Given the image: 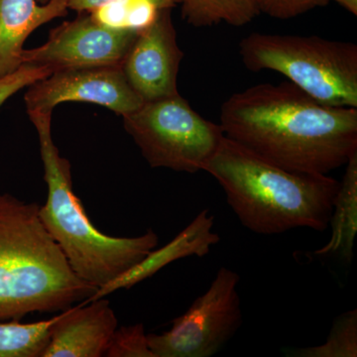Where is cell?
I'll return each mask as SVG.
<instances>
[{
    "mask_svg": "<svg viewBox=\"0 0 357 357\" xmlns=\"http://www.w3.org/2000/svg\"><path fill=\"white\" fill-rule=\"evenodd\" d=\"M229 139L292 172L328 175L357 152V109L324 105L291 82L259 84L220 109Z\"/></svg>",
    "mask_w": 357,
    "mask_h": 357,
    "instance_id": "6da1fadb",
    "label": "cell"
},
{
    "mask_svg": "<svg viewBox=\"0 0 357 357\" xmlns=\"http://www.w3.org/2000/svg\"><path fill=\"white\" fill-rule=\"evenodd\" d=\"M217 180L239 222L260 236L328 229L340 181L292 172L225 135L204 168Z\"/></svg>",
    "mask_w": 357,
    "mask_h": 357,
    "instance_id": "7a4b0ae2",
    "label": "cell"
},
{
    "mask_svg": "<svg viewBox=\"0 0 357 357\" xmlns=\"http://www.w3.org/2000/svg\"><path fill=\"white\" fill-rule=\"evenodd\" d=\"M39 211L37 203L0 194V321L58 314L98 290L74 271Z\"/></svg>",
    "mask_w": 357,
    "mask_h": 357,
    "instance_id": "3957f363",
    "label": "cell"
},
{
    "mask_svg": "<svg viewBox=\"0 0 357 357\" xmlns=\"http://www.w3.org/2000/svg\"><path fill=\"white\" fill-rule=\"evenodd\" d=\"M36 128L47 201L40 218L82 279L100 289L142 261L159 243L148 229L142 236L115 237L102 234L91 223L83 204L73 190L69 160L61 156L52 137V112H30Z\"/></svg>",
    "mask_w": 357,
    "mask_h": 357,
    "instance_id": "277c9868",
    "label": "cell"
},
{
    "mask_svg": "<svg viewBox=\"0 0 357 357\" xmlns=\"http://www.w3.org/2000/svg\"><path fill=\"white\" fill-rule=\"evenodd\" d=\"M238 47L249 70H274L324 105L357 109L356 44L255 32Z\"/></svg>",
    "mask_w": 357,
    "mask_h": 357,
    "instance_id": "5b68a950",
    "label": "cell"
},
{
    "mask_svg": "<svg viewBox=\"0 0 357 357\" xmlns=\"http://www.w3.org/2000/svg\"><path fill=\"white\" fill-rule=\"evenodd\" d=\"M122 119L152 168L204 171L225 137L220 123L204 119L180 93L144 102Z\"/></svg>",
    "mask_w": 357,
    "mask_h": 357,
    "instance_id": "8992f818",
    "label": "cell"
},
{
    "mask_svg": "<svg viewBox=\"0 0 357 357\" xmlns=\"http://www.w3.org/2000/svg\"><path fill=\"white\" fill-rule=\"evenodd\" d=\"M241 277L220 267L208 290L174 319L172 328L147 335L154 357H211L243 325L238 287Z\"/></svg>",
    "mask_w": 357,
    "mask_h": 357,
    "instance_id": "52a82bcc",
    "label": "cell"
},
{
    "mask_svg": "<svg viewBox=\"0 0 357 357\" xmlns=\"http://www.w3.org/2000/svg\"><path fill=\"white\" fill-rule=\"evenodd\" d=\"M138 30L114 28L79 13L49 33L46 43L24 50L22 64L59 70L122 66Z\"/></svg>",
    "mask_w": 357,
    "mask_h": 357,
    "instance_id": "ba28073f",
    "label": "cell"
},
{
    "mask_svg": "<svg viewBox=\"0 0 357 357\" xmlns=\"http://www.w3.org/2000/svg\"><path fill=\"white\" fill-rule=\"evenodd\" d=\"M24 102L27 114L53 112L60 103L82 102L107 107L121 116L144 102L131 88L122 66L59 70L30 84Z\"/></svg>",
    "mask_w": 357,
    "mask_h": 357,
    "instance_id": "9c48e42d",
    "label": "cell"
},
{
    "mask_svg": "<svg viewBox=\"0 0 357 357\" xmlns=\"http://www.w3.org/2000/svg\"><path fill=\"white\" fill-rule=\"evenodd\" d=\"M172 9H162L138 30L122 70L143 102L177 95L178 74L184 53L178 47Z\"/></svg>",
    "mask_w": 357,
    "mask_h": 357,
    "instance_id": "30bf717a",
    "label": "cell"
},
{
    "mask_svg": "<svg viewBox=\"0 0 357 357\" xmlns=\"http://www.w3.org/2000/svg\"><path fill=\"white\" fill-rule=\"evenodd\" d=\"M107 297L60 312L44 357L105 356L119 321Z\"/></svg>",
    "mask_w": 357,
    "mask_h": 357,
    "instance_id": "8fae6325",
    "label": "cell"
},
{
    "mask_svg": "<svg viewBox=\"0 0 357 357\" xmlns=\"http://www.w3.org/2000/svg\"><path fill=\"white\" fill-rule=\"evenodd\" d=\"M213 225L215 217L210 211H202L170 243L160 249L155 248L132 269L105 287L98 289L95 295L86 302L107 297L119 289H130L178 259L208 255L211 248L220 241V236L213 231Z\"/></svg>",
    "mask_w": 357,
    "mask_h": 357,
    "instance_id": "7c38bea8",
    "label": "cell"
},
{
    "mask_svg": "<svg viewBox=\"0 0 357 357\" xmlns=\"http://www.w3.org/2000/svg\"><path fill=\"white\" fill-rule=\"evenodd\" d=\"M68 0H0V77L22 66L24 43L34 30L68 14Z\"/></svg>",
    "mask_w": 357,
    "mask_h": 357,
    "instance_id": "4fadbf2b",
    "label": "cell"
},
{
    "mask_svg": "<svg viewBox=\"0 0 357 357\" xmlns=\"http://www.w3.org/2000/svg\"><path fill=\"white\" fill-rule=\"evenodd\" d=\"M330 227V241L312 255L337 256L342 261L351 264L357 232V152L345 165L344 178L340 181L333 201Z\"/></svg>",
    "mask_w": 357,
    "mask_h": 357,
    "instance_id": "5bb4252c",
    "label": "cell"
},
{
    "mask_svg": "<svg viewBox=\"0 0 357 357\" xmlns=\"http://www.w3.org/2000/svg\"><path fill=\"white\" fill-rule=\"evenodd\" d=\"M183 20L192 27L227 23L243 27L259 15L256 0H181Z\"/></svg>",
    "mask_w": 357,
    "mask_h": 357,
    "instance_id": "9a60e30c",
    "label": "cell"
},
{
    "mask_svg": "<svg viewBox=\"0 0 357 357\" xmlns=\"http://www.w3.org/2000/svg\"><path fill=\"white\" fill-rule=\"evenodd\" d=\"M59 316L31 324L0 321V357H44Z\"/></svg>",
    "mask_w": 357,
    "mask_h": 357,
    "instance_id": "2e32d148",
    "label": "cell"
},
{
    "mask_svg": "<svg viewBox=\"0 0 357 357\" xmlns=\"http://www.w3.org/2000/svg\"><path fill=\"white\" fill-rule=\"evenodd\" d=\"M291 357H356L357 311L345 312L333 321L325 344L288 352Z\"/></svg>",
    "mask_w": 357,
    "mask_h": 357,
    "instance_id": "e0dca14e",
    "label": "cell"
},
{
    "mask_svg": "<svg viewBox=\"0 0 357 357\" xmlns=\"http://www.w3.org/2000/svg\"><path fill=\"white\" fill-rule=\"evenodd\" d=\"M105 357H154L143 324L117 328L110 338Z\"/></svg>",
    "mask_w": 357,
    "mask_h": 357,
    "instance_id": "ac0fdd59",
    "label": "cell"
},
{
    "mask_svg": "<svg viewBox=\"0 0 357 357\" xmlns=\"http://www.w3.org/2000/svg\"><path fill=\"white\" fill-rule=\"evenodd\" d=\"M52 70L38 66L22 65L13 74L0 77V109L16 93L50 76Z\"/></svg>",
    "mask_w": 357,
    "mask_h": 357,
    "instance_id": "d6986e66",
    "label": "cell"
},
{
    "mask_svg": "<svg viewBox=\"0 0 357 357\" xmlns=\"http://www.w3.org/2000/svg\"><path fill=\"white\" fill-rule=\"evenodd\" d=\"M260 13L275 20H287L317 7L326 6L328 0H256Z\"/></svg>",
    "mask_w": 357,
    "mask_h": 357,
    "instance_id": "ffe728a7",
    "label": "cell"
},
{
    "mask_svg": "<svg viewBox=\"0 0 357 357\" xmlns=\"http://www.w3.org/2000/svg\"><path fill=\"white\" fill-rule=\"evenodd\" d=\"M181 0H68L69 9L77 13H91L109 6H143L162 9H173Z\"/></svg>",
    "mask_w": 357,
    "mask_h": 357,
    "instance_id": "44dd1931",
    "label": "cell"
},
{
    "mask_svg": "<svg viewBox=\"0 0 357 357\" xmlns=\"http://www.w3.org/2000/svg\"><path fill=\"white\" fill-rule=\"evenodd\" d=\"M328 1L337 2L340 6L344 7L347 11L354 14V16L357 15V0H328Z\"/></svg>",
    "mask_w": 357,
    "mask_h": 357,
    "instance_id": "7402d4cb",
    "label": "cell"
},
{
    "mask_svg": "<svg viewBox=\"0 0 357 357\" xmlns=\"http://www.w3.org/2000/svg\"><path fill=\"white\" fill-rule=\"evenodd\" d=\"M49 0H37V2H39L40 4H44L46 3V2H48Z\"/></svg>",
    "mask_w": 357,
    "mask_h": 357,
    "instance_id": "603a6c76",
    "label": "cell"
}]
</instances>
